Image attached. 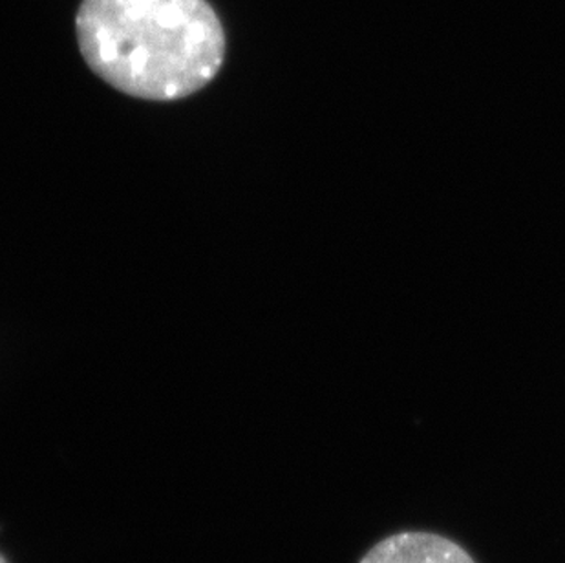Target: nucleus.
Listing matches in <instances>:
<instances>
[{
    "instance_id": "f257e3e1",
    "label": "nucleus",
    "mask_w": 565,
    "mask_h": 563,
    "mask_svg": "<svg viewBox=\"0 0 565 563\" xmlns=\"http://www.w3.org/2000/svg\"><path fill=\"white\" fill-rule=\"evenodd\" d=\"M75 32L102 79L150 102L191 96L224 64V26L207 0H83Z\"/></svg>"
},
{
    "instance_id": "f03ea898",
    "label": "nucleus",
    "mask_w": 565,
    "mask_h": 563,
    "mask_svg": "<svg viewBox=\"0 0 565 563\" xmlns=\"http://www.w3.org/2000/svg\"><path fill=\"white\" fill-rule=\"evenodd\" d=\"M359 563H478L452 538L433 531H401L379 540Z\"/></svg>"
},
{
    "instance_id": "7ed1b4c3",
    "label": "nucleus",
    "mask_w": 565,
    "mask_h": 563,
    "mask_svg": "<svg viewBox=\"0 0 565 563\" xmlns=\"http://www.w3.org/2000/svg\"><path fill=\"white\" fill-rule=\"evenodd\" d=\"M0 563H8V562H6V559H4V556H2V554H0Z\"/></svg>"
}]
</instances>
